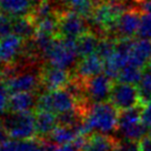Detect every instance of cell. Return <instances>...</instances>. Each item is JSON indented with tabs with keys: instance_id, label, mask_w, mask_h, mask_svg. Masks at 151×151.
I'll list each match as a JSON object with an SVG mask.
<instances>
[{
	"instance_id": "4316f807",
	"label": "cell",
	"mask_w": 151,
	"mask_h": 151,
	"mask_svg": "<svg viewBox=\"0 0 151 151\" xmlns=\"http://www.w3.org/2000/svg\"><path fill=\"white\" fill-rule=\"evenodd\" d=\"M46 146L38 140L26 139V140H14V151H45Z\"/></svg>"
},
{
	"instance_id": "ab89813d",
	"label": "cell",
	"mask_w": 151,
	"mask_h": 151,
	"mask_svg": "<svg viewBox=\"0 0 151 151\" xmlns=\"http://www.w3.org/2000/svg\"><path fill=\"white\" fill-rule=\"evenodd\" d=\"M133 1H134V2H136V4H138V2H140V1H141V0H133Z\"/></svg>"
},
{
	"instance_id": "ffe728a7",
	"label": "cell",
	"mask_w": 151,
	"mask_h": 151,
	"mask_svg": "<svg viewBox=\"0 0 151 151\" xmlns=\"http://www.w3.org/2000/svg\"><path fill=\"white\" fill-rule=\"evenodd\" d=\"M97 36H98L97 33L87 31L76 39L79 56L83 58V57L90 56L92 53H96V50H97V47H98V43L100 40Z\"/></svg>"
},
{
	"instance_id": "f35d334b",
	"label": "cell",
	"mask_w": 151,
	"mask_h": 151,
	"mask_svg": "<svg viewBox=\"0 0 151 151\" xmlns=\"http://www.w3.org/2000/svg\"><path fill=\"white\" fill-rule=\"evenodd\" d=\"M148 66L151 68V57H150V59H149V62H148Z\"/></svg>"
},
{
	"instance_id": "4fadbf2b",
	"label": "cell",
	"mask_w": 151,
	"mask_h": 151,
	"mask_svg": "<svg viewBox=\"0 0 151 151\" xmlns=\"http://www.w3.org/2000/svg\"><path fill=\"white\" fill-rule=\"evenodd\" d=\"M104 70V60L97 53L83 57L76 67L77 77L80 79H88L93 76L100 75Z\"/></svg>"
},
{
	"instance_id": "484cf974",
	"label": "cell",
	"mask_w": 151,
	"mask_h": 151,
	"mask_svg": "<svg viewBox=\"0 0 151 151\" xmlns=\"http://www.w3.org/2000/svg\"><path fill=\"white\" fill-rule=\"evenodd\" d=\"M116 42H117V39L108 37V36H104L99 40L96 53L99 57H101L104 60H107L109 57L112 56L116 50Z\"/></svg>"
},
{
	"instance_id": "7402d4cb",
	"label": "cell",
	"mask_w": 151,
	"mask_h": 151,
	"mask_svg": "<svg viewBox=\"0 0 151 151\" xmlns=\"http://www.w3.org/2000/svg\"><path fill=\"white\" fill-rule=\"evenodd\" d=\"M63 2L71 11H75L85 18H90L94 8L101 1L97 2V0H63Z\"/></svg>"
},
{
	"instance_id": "5b68a950",
	"label": "cell",
	"mask_w": 151,
	"mask_h": 151,
	"mask_svg": "<svg viewBox=\"0 0 151 151\" xmlns=\"http://www.w3.org/2000/svg\"><path fill=\"white\" fill-rule=\"evenodd\" d=\"M79 104L75 97L66 89L48 91L41 94L37 100L38 110H46L53 113H63L78 108Z\"/></svg>"
},
{
	"instance_id": "74e56055",
	"label": "cell",
	"mask_w": 151,
	"mask_h": 151,
	"mask_svg": "<svg viewBox=\"0 0 151 151\" xmlns=\"http://www.w3.org/2000/svg\"><path fill=\"white\" fill-rule=\"evenodd\" d=\"M8 137H9V136H8V132H7V130H6L5 126H4L2 119H0V143L6 141Z\"/></svg>"
},
{
	"instance_id": "9a60e30c",
	"label": "cell",
	"mask_w": 151,
	"mask_h": 151,
	"mask_svg": "<svg viewBox=\"0 0 151 151\" xmlns=\"http://www.w3.org/2000/svg\"><path fill=\"white\" fill-rule=\"evenodd\" d=\"M151 57V40L139 39L134 40L132 46L129 63L136 65L141 68H146Z\"/></svg>"
},
{
	"instance_id": "52a82bcc",
	"label": "cell",
	"mask_w": 151,
	"mask_h": 151,
	"mask_svg": "<svg viewBox=\"0 0 151 151\" xmlns=\"http://www.w3.org/2000/svg\"><path fill=\"white\" fill-rule=\"evenodd\" d=\"M110 102L118 109L119 111L133 108L140 104L138 88L134 85L120 82L113 85L112 91L110 94Z\"/></svg>"
},
{
	"instance_id": "e0dca14e",
	"label": "cell",
	"mask_w": 151,
	"mask_h": 151,
	"mask_svg": "<svg viewBox=\"0 0 151 151\" xmlns=\"http://www.w3.org/2000/svg\"><path fill=\"white\" fill-rule=\"evenodd\" d=\"M35 117H36L37 134H39L41 138L50 136V133L58 124V117L51 111L39 110Z\"/></svg>"
},
{
	"instance_id": "9c48e42d",
	"label": "cell",
	"mask_w": 151,
	"mask_h": 151,
	"mask_svg": "<svg viewBox=\"0 0 151 151\" xmlns=\"http://www.w3.org/2000/svg\"><path fill=\"white\" fill-rule=\"evenodd\" d=\"M88 31V24L85 17L75 11H67L59 18V32L62 37L77 39Z\"/></svg>"
},
{
	"instance_id": "cb8c5ba5",
	"label": "cell",
	"mask_w": 151,
	"mask_h": 151,
	"mask_svg": "<svg viewBox=\"0 0 151 151\" xmlns=\"http://www.w3.org/2000/svg\"><path fill=\"white\" fill-rule=\"evenodd\" d=\"M143 69L145 68L138 67L136 65H132V63H128L120 71V73L118 76V81L130 83V85H138L140 79H141Z\"/></svg>"
},
{
	"instance_id": "f1b7e54d",
	"label": "cell",
	"mask_w": 151,
	"mask_h": 151,
	"mask_svg": "<svg viewBox=\"0 0 151 151\" xmlns=\"http://www.w3.org/2000/svg\"><path fill=\"white\" fill-rule=\"evenodd\" d=\"M137 37L139 39L151 40V12H142Z\"/></svg>"
},
{
	"instance_id": "d4e9b609",
	"label": "cell",
	"mask_w": 151,
	"mask_h": 151,
	"mask_svg": "<svg viewBox=\"0 0 151 151\" xmlns=\"http://www.w3.org/2000/svg\"><path fill=\"white\" fill-rule=\"evenodd\" d=\"M36 28L38 32L48 33L55 36V33L59 31V18L53 14H50L46 18L38 20L36 22Z\"/></svg>"
},
{
	"instance_id": "5bb4252c",
	"label": "cell",
	"mask_w": 151,
	"mask_h": 151,
	"mask_svg": "<svg viewBox=\"0 0 151 151\" xmlns=\"http://www.w3.org/2000/svg\"><path fill=\"white\" fill-rule=\"evenodd\" d=\"M118 142L114 137L107 133H90L88 138H86L81 151H112Z\"/></svg>"
},
{
	"instance_id": "1f68e13d",
	"label": "cell",
	"mask_w": 151,
	"mask_h": 151,
	"mask_svg": "<svg viewBox=\"0 0 151 151\" xmlns=\"http://www.w3.org/2000/svg\"><path fill=\"white\" fill-rule=\"evenodd\" d=\"M112 151H139V141L123 140L119 141L117 147Z\"/></svg>"
},
{
	"instance_id": "8fae6325",
	"label": "cell",
	"mask_w": 151,
	"mask_h": 151,
	"mask_svg": "<svg viewBox=\"0 0 151 151\" xmlns=\"http://www.w3.org/2000/svg\"><path fill=\"white\" fill-rule=\"evenodd\" d=\"M22 40L24 39L14 33H10L0 39V63L6 66L10 65L22 53Z\"/></svg>"
},
{
	"instance_id": "277c9868",
	"label": "cell",
	"mask_w": 151,
	"mask_h": 151,
	"mask_svg": "<svg viewBox=\"0 0 151 151\" xmlns=\"http://www.w3.org/2000/svg\"><path fill=\"white\" fill-rule=\"evenodd\" d=\"M8 136L14 140H26L37 133L36 117L30 112H11L2 118Z\"/></svg>"
},
{
	"instance_id": "603a6c76",
	"label": "cell",
	"mask_w": 151,
	"mask_h": 151,
	"mask_svg": "<svg viewBox=\"0 0 151 151\" xmlns=\"http://www.w3.org/2000/svg\"><path fill=\"white\" fill-rule=\"evenodd\" d=\"M137 88L140 104L145 106L151 102V68L149 66H147L143 69L141 79L139 81Z\"/></svg>"
},
{
	"instance_id": "7a4b0ae2",
	"label": "cell",
	"mask_w": 151,
	"mask_h": 151,
	"mask_svg": "<svg viewBox=\"0 0 151 151\" xmlns=\"http://www.w3.org/2000/svg\"><path fill=\"white\" fill-rule=\"evenodd\" d=\"M43 57L51 67L68 70L69 68L75 66L78 57L80 56L78 53L76 39L62 37L55 39L51 47Z\"/></svg>"
},
{
	"instance_id": "ba28073f",
	"label": "cell",
	"mask_w": 151,
	"mask_h": 151,
	"mask_svg": "<svg viewBox=\"0 0 151 151\" xmlns=\"http://www.w3.org/2000/svg\"><path fill=\"white\" fill-rule=\"evenodd\" d=\"M142 11L139 7L128 8L119 18L117 27H116L114 39L133 38L134 36H137Z\"/></svg>"
},
{
	"instance_id": "83f0119b",
	"label": "cell",
	"mask_w": 151,
	"mask_h": 151,
	"mask_svg": "<svg viewBox=\"0 0 151 151\" xmlns=\"http://www.w3.org/2000/svg\"><path fill=\"white\" fill-rule=\"evenodd\" d=\"M50 14H53V5H52V2H50L49 0H42L32 10L31 17L37 22L38 20L46 18Z\"/></svg>"
},
{
	"instance_id": "ac0fdd59",
	"label": "cell",
	"mask_w": 151,
	"mask_h": 151,
	"mask_svg": "<svg viewBox=\"0 0 151 151\" xmlns=\"http://www.w3.org/2000/svg\"><path fill=\"white\" fill-rule=\"evenodd\" d=\"M37 28H36V21L33 18L20 16V17H14L12 19V33L17 35L24 40H29L33 38L36 35Z\"/></svg>"
},
{
	"instance_id": "d590c367",
	"label": "cell",
	"mask_w": 151,
	"mask_h": 151,
	"mask_svg": "<svg viewBox=\"0 0 151 151\" xmlns=\"http://www.w3.org/2000/svg\"><path fill=\"white\" fill-rule=\"evenodd\" d=\"M0 151H14V139L1 142L0 143Z\"/></svg>"
},
{
	"instance_id": "7c38bea8",
	"label": "cell",
	"mask_w": 151,
	"mask_h": 151,
	"mask_svg": "<svg viewBox=\"0 0 151 151\" xmlns=\"http://www.w3.org/2000/svg\"><path fill=\"white\" fill-rule=\"evenodd\" d=\"M69 80L70 76L68 71L61 68L50 66L41 73V83L48 91L65 88Z\"/></svg>"
},
{
	"instance_id": "e575fe53",
	"label": "cell",
	"mask_w": 151,
	"mask_h": 151,
	"mask_svg": "<svg viewBox=\"0 0 151 151\" xmlns=\"http://www.w3.org/2000/svg\"><path fill=\"white\" fill-rule=\"evenodd\" d=\"M139 151H151V137L145 136L139 141Z\"/></svg>"
},
{
	"instance_id": "3957f363",
	"label": "cell",
	"mask_w": 151,
	"mask_h": 151,
	"mask_svg": "<svg viewBox=\"0 0 151 151\" xmlns=\"http://www.w3.org/2000/svg\"><path fill=\"white\" fill-rule=\"evenodd\" d=\"M142 106L121 110L119 112L118 131L126 140L140 141L146 136L147 127L141 119Z\"/></svg>"
},
{
	"instance_id": "d6986e66",
	"label": "cell",
	"mask_w": 151,
	"mask_h": 151,
	"mask_svg": "<svg viewBox=\"0 0 151 151\" xmlns=\"http://www.w3.org/2000/svg\"><path fill=\"white\" fill-rule=\"evenodd\" d=\"M0 8L10 17L26 16L31 11V0H0Z\"/></svg>"
},
{
	"instance_id": "f546056e",
	"label": "cell",
	"mask_w": 151,
	"mask_h": 151,
	"mask_svg": "<svg viewBox=\"0 0 151 151\" xmlns=\"http://www.w3.org/2000/svg\"><path fill=\"white\" fill-rule=\"evenodd\" d=\"M12 33V19H10L9 14H0V39Z\"/></svg>"
},
{
	"instance_id": "8d00e7d4",
	"label": "cell",
	"mask_w": 151,
	"mask_h": 151,
	"mask_svg": "<svg viewBox=\"0 0 151 151\" xmlns=\"http://www.w3.org/2000/svg\"><path fill=\"white\" fill-rule=\"evenodd\" d=\"M137 5L142 12H151V0H141Z\"/></svg>"
},
{
	"instance_id": "60d3db41",
	"label": "cell",
	"mask_w": 151,
	"mask_h": 151,
	"mask_svg": "<svg viewBox=\"0 0 151 151\" xmlns=\"http://www.w3.org/2000/svg\"><path fill=\"white\" fill-rule=\"evenodd\" d=\"M149 136H150V137H151V129H150V130H149Z\"/></svg>"
},
{
	"instance_id": "836d02e7",
	"label": "cell",
	"mask_w": 151,
	"mask_h": 151,
	"mask_svg": "<svg viewBox=\"0 0 151 151\" xmlns=\"http://www.w3.org/2000/svg\"><path fill=\"white\" fill-rule=\"evenodd\" d=\"M141 119L147 128H151V102L142 106Z\"/></svg>"
},
{
	"instance_id": "d6a6232c",
	"label": "cell",
	"mask_w": 151,
	"mask_h": 151,
	"mask_svg": "<svg viewBox=\"0 0 151 151\" xmlns=\"http://www.w3.org/2000/svg\"><path fill=\"white\" fill-rule=\"evenodd\" d=\"M45 151H80L73 143L69 145H48Z\"/></svg>"
},
{
	"instance_id": "4dcf8cb0",
	"label": "cell",
	"mask_w": 151,
	"mask_h": 151,
	"mask_svg": "<svg viewBox=\"0 0 151 151\" xmlns=\"http://www.w3.org/2000/svg\"><path fill=\"white\" fill-rule=\"evenodd\" d=\"M8 87L2 81H0V114L6 111V109L8 108L9 104V98L8 97Z\"/></svg>"
},
{
	"instance_id": "2e32d148",
	"label": "cell",
	"mask_w": 151,
	"mask_h": 151,
	"mask_svg": "<svg viewBox=\"0 0 151 151\" xmlns=\"http://www.w3.org/2000/svg\"><path fill=\"white\" fill-rule=\"evenodd\" d=\"M36 102L35 96L31 92H14L9 98L8 108L11 112H29Z\"/></svg>"
},
{
	"instance_id": "6da1fadb",
	"label": "cell",
	"mask_w": 151,
	"mask_h": 151,
	"mask_svg": "<svg viewBox=\"0 0 151 151\" xmlns=\"http://www.w3.org/2000/svg\"><path fill=\"white\" fill-rule=\"evenodd\" d=\"M119 110L111 102H99L90 106L83 121L80 122L76 130L78 134L86 136L92 131L110 134L118 130Z\"/></svg>"
},
{
	"instance_id": "b9f144b4",
	"label": "cell",
	"mask_w": 151,
	"mask_h": 151,
	"mask_svg": "<svg viewBox=\"0 0 151 151\" xmlns=\"http://www.w3.org/2000/svg\"><path fill=\"white\" fill-rule=\"evenodd\" d=\"M37 1H42V0H37Z\"/></svg>"
},
{
	"instance_id": "30bf717a",
	"label": "cell",
	"mask_w": 151,
	"mask_h": 151,
	"mask_svg": "<svg viewBox=\"0 0 151 151\" xmlns=\"http://www.w3.org/2000/svg\"><path fill=\"white\" fill-rule=\"evenodd\" d=\"M41 82V73L33 71H20L16 72L11 78L6 80V85L10 92H31L37 89Z\"/></svg>"
},
{
	"instance_id": "8992f818",
	"label": "cell",
	"mask_w": 151,
	"mask_h": 151,
	"mask_svg": "<svg viewBox=\"0 0 151 151\" xmlns=\"http://www.w3.org/2000/svg\"><path fill=\"white\" fill-rule=\"evenodd\" d=\"M113 85V79L106 73H100L85 79L86 98L91 104L104 102L106 100L110 99Z\"/></svg>"
},
{
	"instance_id": "44dd1931",
	"label": "cell",
	"mask_w": 151,
	"mask_h": 151,
	"mask_svg": "<svg viewBox=\"0 0 151 151\" xmlns=\"http://www.w3.org/2000/svg\"><path fill=\"white\" fill-rule=\"evenodd\" d=\"M78 136L79 134L75 128L59 124L50 133V140L55 145H69L73 143Z\"/></svg>"
}]
</instances>
